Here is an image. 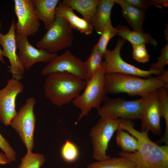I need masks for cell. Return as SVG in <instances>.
Here are the masks:
<instances>
[{
	"mask_svg": "<svg viewBox=\"0 0 168 168\" xmlns=\"http://www.w3.org/2000/svg\"><path fill=\"white\" fill-rule=\"evenodd\" d=\"M134 125L131 120L119 119V128L138 141V150L133 153L118 151L117 155L130 160L137 168H168V145L159 146L150 139L148 130L139 131L134 128Z\"/></svg>",
	"mask_w": 168,
	"mask_h": 168,
	"instance_id": "1",
	"label": "cell"
},
{
	"mask_svg": "<svg viewBox=\"0 0 168 168\" xmlns=\"http://www.w3.org/2000/svg\"><path fill=\"white\" fill-rule=\"evenodd\" d=\"M86 84L85 81L68 73H52L45 80V95L53 105L61 106L79 96Z\"/></svg>",
	"mask_w": 168,
	"mask_h": 168,
	"instance_id": "2",
	"label": "cell"
},
{
	"mask_svg": "<svg viewBox=\"0 0 168 168\" xmlns=\"http://www.w3.org/2000/svg\"><path fill=\"white\" fill-rule=\"evenodd\" d=\"M105 79L107 94L125 93L130 96L142 97L161 87L168 88V86L156 77L143 79L133 75L112 73L105 74Z\"/></svg>",
	"mask_w": 168,
	"mask_h": 168,
	"instance_id": "3",
	"label": "cell"
},
{
	"mask_svg": "<svg viewBox=\"0 0 168 168\" xmlns=\"http://www.w3.org/2000/svg\"><path fill=\"white\" fill-rule=\"evenodd\" d=\"M105 74L104 60L93 77L86 82L83 92L72 100L74 106L81 110L76 124L87 116L92 109L99 108L103 103L107 95L105 88Z\"/></svg>",
	"mask_w": 168,
	"mask_h": 168,
	"instance_id": "4",
	"label": "cell"
},
{
	"mask_svg": "<svg viewBox=\"0 0 168 168\" xmlns=\"http://www.w3.org/2000/svg\"><path fill=\"white\" fill-rule=\"evenodd\" d=\"M72 29L64 18L55 16L53 25L48 30L36 45L38 49L50 53H57L71 46L73 43Z\"/></svg>",
	"mask_w": 168,
	"mask_h": 168,
	"instance_id": "5",
	"label": "cell"
},
{
	"mask_svg": "<svg viewBox=\"0 0 168 168\" xmlns=\"http://www.w3.org/2000/svg\"><path fill=\"white\" fill-rule=\"evenodd\" d=\"M119 128V119L101 117L89 133L93 148L92 157L96 161L110 157L106 151L109 142L115 132Z\"/></svg>",
	"mask_w": 168,
	"mask_h": 168,
	"instance_id": "6",
	"label": "cell"
},
{
	"mask_svg": "<svg viewBox=\"0 0 168 168\" xmlns=\"http://www.w3.org/2000/svg\"><path fill=\"white\" fill-rule=\"evenodd\" d=\"M143 97L132 100L120 98H111L106 96L103 105L97 109L101 117L130 120L140 119L142 113Z\"/></svg>",
	"mask_w": 168,
	"mask_h": 168,
	"instance_id": "7",
	"label": "cell"
},
{
	"mask_svg": "<svg viewBox=\"0 0 168 168\" xmlns=\"http://www.w3.org/2000/svg\"><path fill=\"white\" fill-rule=\"evenodd\" d=\"M35 103L34 97L27 99L10 122V125L18 134L28 153L32 152L34 146L36 119L33 109Z\"/></svg>",
	"mask_w": 168,
	"mask_h": 168,
	"instance_id": "8",
	"label": "cell"
},
{
	"mask_svg": "<svg viewBox=\"0 0 168 168\" xmlns=\"http://www.w3.org/2000/svg\"><path fill=\"white\" fill-rule=\"evenodd\" d=\"M126 40L119 38L115 48L112 50L107 49L103 56L105 60V74L120 73L146 78L152 77L153 74L159 76L158 72L149 69L145 70L128 63L121 58L120 52Z\"/></svg>",
	"mask_w": 168,
	"mask_h": 168,
	"instance_id": "9",
	"label": "cell"
},
{
	"mask_svg": "<svg viewBox=\"0 0 168 168\" xmlns=\"http://www.w3.org/2000/svg\"><path fill=\"white\" fill-rule=\"evenodd\" d=\"M55 72L68 73L85 81L87 79L84 62L76 57L69 50L57 56L41 71L44 76Z\"/></svg>",
	"mask_w": 168,
	"mask_h": 168,
	"instance_id": "10",
	"label": "cell"
},
{
	"mask_svg": "<svg viewBox=\"0 0 168 168\" xmlns=\"http://www.w3.org/2000/svg\"><path fill=\"white\" fill-rule=\"evenodd\" d=\"M14 10L17 18L15 23L16 33L27 37L34 35L40 26L35 12L32 0H14Z\"/></svg>",
	"mask_w": 168,
	"mask_h": 168,
	"instance_id": "11",
	"label": "cell"
},
{
	"mask_svg": "<svg viewBox=\"0 0 168 168\" xmlns=\"http://www.w3.org/2000/svg\"><path fill=\"white\" fill-rule=\"evenodd\" d=\"M142 97L140 119L141 131L147 129L155 135H161L162 133L160 123L161 116L158 104V89Z\"/></svg>",
	"mask_w": 168,
	"mask_h": 168,
	"instance_id": "12",
	"label": "cell"
},
{
	"mask_svg": "<svg viewBox=\"0 0 168 168\" xmlns=\"http://www.w3.org/2000/svg\"><path fill=\"white\" fill-rule=\"evenodd\" d=\"M15 39L19 49L17 55L25 69L28 70L38 62L49 63L58 55L57 53H50L45 49L35 48L27 36L16 33Z\"/></svg>",
	"mask_w": 168,
	"mask_h": 168,
	"instance_id": "13",
	"label": "cell"
},
{
	"mask_svg": "<svg viewBox=\"0 0 168 168\" xmlns=\"http://www.w3.org/2000/svg\"><path fill=\"white\" fill-rule=\"evenodd\" d=\"M23 90V84L13 78L8 80L4 88L0 89V121L5 126L10 125L16 115V99Z\"/></svg>",
	"mask_w": 168,
	"mask_h": 168,
	"instance_id": "14",
	"label": "cell"
},
{
	"mask_svg": "<svg viewBox=\"0 0 168 168\" xmlns=\"http://www.w3.org/2000/svg\"><path fill=\"white\" fill-rule=\"evenodd\" d=\"M15 22L13 20L8 32L5 35L0 33V44L3 48V56L7 57L10 64L9 72L12 78L19 81L23 77L25 69L16 53Z\"/></svg>",
	"mask_w": 168,
	"mask_h": 168,
	"instance_id": "15",
	"label": "cell"
},
{
	"mask_svg": "<svg viewBox=\"0 0 168 168\" xmlns=\"http://www.w3.org/2000/svg\"><path fill=\"white\" fill-rule=\"evenodd\" d=\"M55 15L65 19L72 29L77 30L86 35L92 33L93 28L91 25L84 19L78 17L70 7L61 1L56 7Z\"/></svg>",
	"mask_w": 168,
	"mask_h": 168,
	"instance_id": "16",
	"label": "cell"
},
{
	"mask_svg": "<svg viewBox=\"0 0 168 168\" xmlns=\"http://www.w3.org/2000/svg\"><path fill=\"white\" fill-rule=\"evenodd\" d=\"M35 12L40 20L44 23L45 29L49 28L55 20V11L59 0H32Z\"/></svg>",
	"mask_w": 168,
	"mask_h": 168,
	"instance_id": "17",
	"label": "cell"
},
{
	"mask_svg": "<svg viewBox=\"0 0 168 168\" xmlns=\"http://www.w3.org/2000/svg\"><path fill=\"white\" fill-rule=\"evenodd\" d=\"M114 3V0H100L91 23L96 33L101 34L110 19L111 11Z\"/></svg>",
	"mask_w": 168,
	"mask_h": 168,
	"instance_id": "18",
	"label": "cell"
},
{
	"mask_svg": "<svg viewBox=\"0 0 168 168\" xmlns=\"http://www.w3.org/2000/svg\"><path fill=\"white\" fill-rule=\"evenodd\" d=\"M115 3L122 8V15L133 30L143 32V24L145 18V11L133 7L122 0H114Z\"/></svg>",
	"mask_w": 168,
	"mask_h": 168,
	"instance_id": "19",
	"label": "cell"
},
{
	"mask_svg": "<svg viewBox=\"0 0 168 168\" xmlns=\"http://www.w3.org/2000/svg\"><path fill=\"white\" fill-rule=\"evenodd\" d=\"M100 0H63L62 2L80 13L91 24Z\"/></svg>",
	"mask_w": 168,
	"mask_h": 168,
	"instance_id": "20",
	"label": "cell"
},
{
	"mask_svg": "<svg viewBox=\"0 0 168 168\" xmlns=\"http://www.w3.org/2000/svg\"><path fill=\"white\" fill-rule=\"evenodd\" d=\"M117 35L128 41L132 45L148 43L156 47L158 44L157 41L150 35L149 33H144L142 32L131 30L121 27L118 28Z\"/></svg>",
	"mask_w": 168,
	"mask_h": 168,
	"instance_id": "21",
	"label": "cell"
},
{
	"mask_svg": "<svg viewBox=\"0 0 168 168\" xmlns=\"http://www.w3.org/2000/svg\"><path fill=\"white\" fill-rule=\"evenodd\" d=\"M87 168H137L135 164L125 157H111L89 164Z\"/></svg>",
	"mask_w": 168,
	"mask_h": 168,
	"instance_id": "22",
	"label": "cell"
},
{
	"mask_svg": "<svg viewBox=\"0 0 168 168\" xmlns=\"http://www.w3.org/2000/svg\"><path fill=\"white\" fill-rule=\"evenodd\" d=\"M117 131L116 143L121 148L122 151L133 153L138 151L139 143L136 138L120 128Z\"/></svg>",
	"mask_w": 168,
	"mask_h": 168,
	"instance_id": "23",
	"label": "cell"
},
{
	"mask_svg": "<svg viewBox=\"0 0 168 168\" xmlns=\"http://www.w3.org/2000/svg\"><path fill=\"white\" fill-rule=\"evenodd\" d=\"M168 88L162 87L158 89V104L161 117L165 121L166 127L164 134L159 140L161 143H168Z\"/></svg>",
	"mask_w": 168,
	"mask_h": 168,
	"instance_id": "24",
	"label": "cell"
},
{
	"mask_svg": "<svg viewBox=\"0 0 168 168\" xmlns=\"http://www.w3.org/2000/svg\"><path fill=\"white\" fill-rule=\"evenodd\" d=\"M103 57L96 44L92 49L89 58L84 62L87 78L86 82L93 77L100 67L102 62Z\"/></svg>",
	"mask_w": 168,
	"mask_h": 168,
	"instance_id": "25",
	"label": "cell"
},
{
	"mask_svg": "<svg viewBox=\"0 0 168 168\" xmlns=\"http://www.w3.org/2000/svg\"><path fill=\"white\" fill-rule=\"evenodd\" d=\"M118 28L114 27L110 19L100 34V36L96 44L98 49L103 56L107 49V46L109 41L113 36L117 35Z\"/></svg>",
	"mask_w": 168,
	"mask_h": 168,
	"instance_id": "26",
	"label": "cell"
},
{
	"mask_svg": "<svg viewBox=\"0 0 168 168\" xmlns=\"http://www.w3.org/2000/svg\"><path fill=\"white\" fill-rule=\"evenodd\" d=\"M46 160L42 154L27 152L21 158L18 168H41Z\"/></svg>",
	"mask_w": 168,
	"mask_h": 168,
	"instance_id": "27",
	"label": "cell"
},
{
	"mask_svg": "<svg viewBox=\"0 0 168 168\" xmlns=\"http://www.w3.org/2000/svg\"><path fill=\"white\" fill-rule=\"evenodd\" d=\"M60 155L65 161L71 163L78 159L79 156V151L75 144L67 139L61 147Z\"/></svg>",
	"mask_w": 168,
	"mask_h": 168,
	"instance_id": "28",
	"label": "cell"
},
{
	"mask_svg": "<svg viewBox=\"0 0 168 168\" xmlns=\"http://www.w3.org/2000/svg\"><path fill=\"white\" fill-rule=\"evenodd\" d=\"M124 2L137 8L145 11L152 6L160 8L161 5L160 0H122Z\"/></svg>",
	"mask_w": 168,
	"mask_h": 168,
	"instance_id": "29",
	"label": "cell"
},
{
	"mask_svg": "<svg viewBox=\"0 0 168 168\" xmlns=\"http://www.w3.org/2000/svg\"><path fill=\"white\" fill-rule=\"evenodd\" d=\"M168 64V44H166L161 51V55L157 61L152 64L150 70L158 72L159 75L163 73L165 70L164 67Z\"/></svg>",
	"mask_w": 168,
	"mask_h": 168,
	"instance_id": "30",
	"label": "cell"
},
{
	"mask_svg": "<svg viewBox=\"0 0 168 168\" xmlns=\"http://www.w3.org/2000/svg\"><path fill=\"white\" fill-rule=\"evenodd\" d=\"M133 48L132 57L139 63H145L149 59V56L145 44H140L132 45Z\"/></svg>",
	"mask_w": 168,
	"mask_h": 168,
	"instance_id": "31",
	"label": "cell"
},
{
	"mask_svg": "<svg viewBox=\"0 0 168 168\" xmlns=\"http://www.w3.org/2000/svg\"><path fill=\"white\" fill-rule=\"evenodd\" d=\"M0 148L7 156L10 162L14 161L16 158V152L11 147L9 142L0 133Z\"/></svg>",
	"mask_w": 168,
	"mask_h": 168,
	"instance_id": "32",
	"label": "cell"
},
{
	"mask_svg": "<svg viewBox=\"0 0 168 168\" xmlns=\"http://www.w3.org/2000/svg\"><path fill=\"white\" fill-rule=\"evenodd\" d=\"M156 77L157 79L164 83L166 85L168 86V69L165 70L163 73Z\"/></svg>",
	"mask_w": 168,
	"mask_h": 168,
	"instance_id": "33",
	"label": "cell"
},
{
	"mask_svg": "<svg viewBox=\"0 0 168 168\" xmlns=\"http://www.w3.org/2000/svg\"><path fill=\"white\" fill-rule=\"evenodd\" d=\"M10 163L7 156L4 153L0 152V165H4Z\"/></svg>",
	"mask_w": 168,
	"mask_h": 168,
	"instance_id": "34",
	"label": "cell"
},
{
	"mask_svg": "<svg viewBox=\"0 0 168 168\" xmlns=\"http://www.w3.org/2000/svg\"><path fill=\"white\" fill-rule=\"evenodd\" d=\"M1 26V24L0 20V27ZM3 54L2 50H1L0 48V61L4 63H6L3 58Z\"/></svg>",
	"mask_w": 168,
	"mask_h": 168,
	"instance_id": "35",
	"label": "cell"
}]
</instances>
